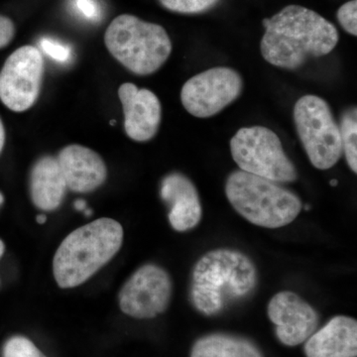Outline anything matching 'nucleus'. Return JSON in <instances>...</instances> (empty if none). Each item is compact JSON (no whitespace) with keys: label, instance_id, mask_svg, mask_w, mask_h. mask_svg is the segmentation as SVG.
Here are the masks:
<instances>
[{"label":"nucleus","instance_id":"obj_1","mask_svg":"<svg viewBox=\"0 0 357 357\" xmlns=\"http://www.w3.org/2000/svg\"><path fill=\"white\" fill-rule=\"evenodd\" d=\"M260 49L265 61L275 67L295 70L309 58L328 55L337 47L340 34L332 22L316 11L288 6L263 20Z\"/></svg>","mask_w":357,"mask_h":357},{"label":"nucleus","instance_id":"obj_2","mask_svg":"<svg viewBox=\"0 0 357 357\" xmlns=\"http://www.w3.org/2000/svg\"><path fill=\"white\" fill-rule=\"evenodd\" d=\"M257 278V269L248 255L234 249H215L199 258L192 270V304L202 314L213 316L234 301L248 297Z\"/></svg>","mask_w":357,"mask_h":357},{"label":"nucleus","instance_id":"obj_3","mask_svg":"<svg viewBox=\"0 0 357 357\" xmlns=\"http://www.w3.org/2000/svg\"><path fill=\"white\" fill-rule=\"evenodd\" d=\"M122 243L123 229L112 218L93 220L70 232L54 257L58 285L63 289L82 285L114 257Z\"/></svg>","mask_w":357,"mask_h":357},{"label":"nucleus","instance_id":"obj_4","mask_svg":"<svg viewBox=\"0 0 357 357\" xmlns=\"http://www.w3.org/2000/svg\"><path fill=\"white\" fill-rule=\"evenodd\" d=\"M225 195L241 217L265 229L286 227L302 211L297 195L278 183L241 170L234 171L227 178Z\"/></svg>","mask_w":357,"mask_h":357},{"label":"nucleus","instance_id":"obj_5","mask_svg":"<svg viewBox=\"0 0 357 357\" xmlns=\"http://www.w3.org/2000/svg\"><path fill=\"white\" fill-rule=\"evenodd\" d=\"M105 43L126 69L140 76L157 72L170 57L172 42L162 26L122 14L107 27Z\"/></svg>","mask_w":357,"mask_h":357},{"label":"nucleus","instance_id":"obj_6","mask_svg":"<svg viewBox=\"0 0 357 357\" xmlns=\"http://www.w3.org/2000/svg\"><path fill=\"white\" fill-rule=\"evenodd\" d=\"M232 158L243 172L278 183L295 182L297 169L271 129L252 126L239 129L230 140Z\"/></svg>","mask_w":357,"mask_h":357},{"label":"nucleus","instance_id":"obj_7","mask_svg":"<svg viewBox=\"0 0 357 357\" xmlns=\"http://www.w3.org/2000/svg\"><path fill=\"white\" fill-rule=\"evenodd\" d=\"M296 129L312 165L328 170L342 156V136L330 105L319 96H302L294 107Z\"/></svg>","mask_w":357,"mask_h":357},{"label":"nucleus","instance_id":"obj_8","mask_svg":"<svg viewBox=\"0 0 357 357\" xmlns=\"http://www.w3.org/2000/svg\"><path fill=\"white\" fill-rule=\"evenodd\" d=\"M43 56L34 46L13 52L0 72V100L9 109L22 112L36 102L43 82Z\"/></svg>","mask_w":357,"mask_h":357},{"label":"nucleus","instance_id":"obj_9","mask_svg":"<svg viewBox=\"0 0 357 357\" xmlns=\"http://www.w3.org/2000/svg\"><path fill=\"white\" fill-rule=\"evenodd\" d=\"M243 89V77L236 70L213 68L187 81L181 91V100L189 114L208 119L234 102Z\"/></svg>","mask_w":357,"mask_h":357},{"label":"nucleus","instance_id":"obj_10","mask_svg":"<svg viewBox=\"0 0 357 357\" xmlns=\"http://www.w3.org/2000/svg\"><path fill=\"white\" fill-rule=\"evenodd\" d=\"M172 281L163 268L143 265L124 284L119 293V307L134 319H153L170 304Z\"/></svg>","mask_w":357,"mask_h":357},{"label":"nucleus","instance_id":"obj_11","mask_svg":"<svg viewBox=\"0 0 357 357\" xmlns=\"http://www.w3.org/2000/svg\"><path fill=\"white\" fill-rule=\"evenodd\" d=\"M267 314L276 326L277 337L287 347L304 344L319 323L316 310L290 291L277 293L268 304Z\"/></svg>","mask_w":357,"mask_h":357},{"label":"nucleus","instance_id":"obj_12","mask_svg":"<svg viewBox=\"0 0 357 357\" xmlns=\"http://www.w3.org/2000/svg\"><path fill=\"white\" fill-rule=\"evenodd\" d=\"M124 112V128L129 138L146 142L158 132L162 119L159 98L147 89H138L134 84H121L119 89Z\"/></svg>","mask_w":357,"mask_h":357},{"label":"nucleus","instance_id":"obj_13","mask_svg":"<svg viewBox=\"0 0 357 357\" xmlns=\"http://www.w3.org/2000/svg\"><path fill=\"white\" fill-rule=\"evenodd\" d=\"M57 161L70 191L93 192L107 180V169L102 157L88 147L69 145L61 150Z\"/></svg>","mask_w":357,"mask_h":357},{"label":"nucleus","instance_id":"obj_14","mask_svg":"<svg viewBox=\"0 0 357 357\" xmlns=\"http://www.w3.org/2000/svg\"><path fill=\"white\" fill-rule=\"evenodd\" d=\"M162 199L170 206L169 222L176 231L195 229L203 217L201 199L196 187L181 173L169 174L161 183Z\"/></svg>","mask_w":357,"mask_h":357},{"label":"nucleus","instance_id":"obj_15","mask_svg":"<svg viewBox=\"0 0 357 357\" xmlns=\"http://www.w3.org/2000/svg\"><path fill=\"white\" fill-rule=\"evenodd\" d=\"M305 342L307 357H356V319L335 317Z\"/></svg>","mask_w":357,"mask_h":357},{"label":"nucleus","instance_id":"obj_16","mask_svg":"<svg viewBox=\"0 0 357 357\" xmlns=\"http://www.w3.org/2000/svg\"><path fill=\"white\" fill-rule=\"evenodd\" d=\"M67 189L57 158L42 157L33 166L30 194L33 204L40 210L49 211L58 208Z\"/></svg>","mask_w":357,"mask_h":357},{"label":"nucleus","instance_id":"obj_17","mask_svg":"<svg viewBox=\"0 0 357 357\" xmlns=\"http://www.w3.org/2000/svg\"><path fill=\"white\" fill-rule=\"evenodd\" d=\"M191 357H264L255 342L229 333L204 335L192 345Z\"/></svg>","mask_w":357,"mask_h":357},{"label":"nucleus","instance_id":"obj_18","mask_svg":"<svg viewBox=\"0 0 357 357\" xmlns=\"http://www.w3.org/2000/svg\"><path fill=\"white\" fill-rule=\"evenodd\" d=\"M342 154L352 172L357 173V112L356 107L347 110L340 126Z\"/></svg>","mask_w":357,"mask_h":357},{"label":"nucleus","instance_id":"obj_19","mask_svg":"<svg viewBox=\"0 0 357 357\" xmlns=\"http://www.w3.org/2000/svg\"><path fill=\"white\" fill-rule=\"evenodd\" d=\"M2 357H47L29 338L15 335L9 338L3 347Z\"/></svg>","mask_w":357,"mask_h":357},{"label":"nucleus","instance_id":"obj_20","mask_svg":"<svg viewBox=\"0 0 357 357\" xmlns=\"http://www.w3.org/2000/svg\"><path fill=\"white\" fill-rule=\"evenodd\" d=\"M160 3L174 13L195 14L204 13L220 0H159Z\"/></svg>","mask_w":357,"mask_h":357},{"label":"nucleus","instance_id":"obj_21","mask_svg":"<svg viewBox=\"0 0 357 357\" xmlns=\"http://www.w3.org/2000/svg\"><path fill=\"white\" fill-rule=\"evenodd\" d=\"M337 20L342 28L349 34L357 35V0H351L340 6Z\"/></svg>","mask_w":357,"mask_h":357},{"label":"nucleus","instance_id":"obj_22","mask_svg":"<svg viewBox=\"0 0 357 357\" xmlns=\"http://www.w3.org/2000/svg\"><path fill=\"white\" fill-rule=\"evenodd\" d=\"M41 48L45 54L60 63H66L70 57V49L65 45L44 38L41 41Z\"/></svg>","mask_w":357,"mask_h":357},{"label":"nucleus","instance_id":"obj_23","mask_svg":"<svg viewBox=\"0 0 357 357\" xmlns=\"http://www.w3.org/2000/svg\"><path fill=\"white\" fill-rule=\"evenodd\" d=\"M15 34V27L9 18L0 15V48L10 43Z\"/></svg>","mask_w":357,"mask_h":357},{"label":"nucleus","instance_id":"obj_24","mask_svg":"<svg viewBox=\"0 0 357 357\" xmlns=\"http://www.w3.org/2000/svg\"><path fill=\"white\" fill-rule=\"evenodd\" d=\"M76 6L79 13L89 20H96L100 17V7L95 0H76Z\"/></svg>","mask_w":357,"mask_h":357},{"label":"nucleus","instance_id":"obj_25","mask_svg":"<svg viewBox=\"0 0 357 357\" xmlns=\"http://www.w3.org/2000/svg\"><path fill=\"white\" fill-rule=\"evenodd\" d=\"M4 142H6V130H4L3 123L0 119V153L3 149Z\"/></svg>","mask_w":357,"mask_h":357},{"label":"nucleus","instance_id":"obj_26","mask_svg":"<svg viewBox=\"0 0 357 357\" xmlns=\"http://www.w3.org/2000/svg\"><path fill=\"white\" fill-rule=\"evenodd\" d=\"M75 208L77 211H86V203L84 201V199H77L76 203H75Z\"/></svg>","mask_w":357,"mask_h":357},{"label":"nucleus","instance_id":"obj_27","mask_svg":"<svg viewBox=\"0 0 357 357\" xmlns=\"http://www.w3.org/2000/svg\"><path fill=\"white\" fill-rule=\"evenodd\" d=\"M36 220L40 225H43V223L46 222L47 217L45 215H39L38 217L36 218Z\"/></svg>","mask_w":357,"mask_h":357},{"label":"nucleus","instance_id":"obj_28","mask_svg":"<svg viewBox=\"0 0 357 357\" xmlns=\"http://www.w3.org/2000/svg\"><path fill=\"white\" fill-rule=\"evenodd\" d=\"M4 250H6V246H4L3 241H0V258L3 256Z\"/></svg>","mask_w":357,"mask_h":357},{"label":"nucleus","instance_id":"obj_29","mask_svg":"<svg viewBox=\"0 0 357 357\" xmlns=\"http://www.w3.org/2000/svg\"><path fill=\"white\" fill-rule=\"evenodd\" d=\"M338 184V181L335 180V178H333L332 181L330 182V185H332V187H337Z\"/></svg>","mask_w":357,"mask_h":357},{"label":"nucleus","instance_id":"obj_30","mask_svg":"<svg viewBox=\"0 0 357 357\" xmlns=\"http://www.w3.org/2000/svg\"><path fill=\"white\" fill-rule=\"evenodd\" d=\"M3 201H4L3 196H2L1 192H0V204L3 203Z\"/></svg>","mask_w":357,"mask_h":357},{"label":"nucleus","instance_id":"obj_31","mask_svg":"<svg viewBox=\"0 0 357 357\" xmlns=\"http://www.w3.org/2000/svg\"><path fill=\"white\" fill-rule=\"evenodd\" d=\"M310 208H311V206L310 204H307L306 206H305V210L310 211Z\"/></svg>","mask_w":357,"mask_h":357},{"label":"nucleus","instance_id":"obj_32","mask_svg":"<svg viewBox=\"0 0 357 357\" xmlns=\"http://www.w3.org/2000/svg\"><path fill=\"white\" fill-rule=\"evenodd\" d=\"M110 124H112H112H115V121H110Z\"/></svg>","mask_w":357,"mask_h":357}]
</instances>
